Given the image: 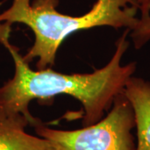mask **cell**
<instances>
[{"label": "cell", "instance_id": "7", "mask_svg": "<svg viewBox=\"0 0 150 150\" xmlns=\"http://www.w3.org/2000/svg\"><path fill=\"white\" fill-rule=\"evenodd\" d=\"M141 12L140 21H144L150 18V0H135Z\"/></svg>", "mask_w": 150, "mask_h": 150}, {"label": "cell", "instance_id": "4", "mask_svg": "<svg viewBox=\"0 0 150 150\" xmlns=\"http://www.w3.org/2000/svg\"><path fill=\"white\" fill-rule=\"evenodd\" d=\"M28 125L23 114L0 108V150H54L47 139L28 134Z\"/></svg>", "mask_w": 150, "mask_h": 150}, {"label": "cell", "instance_id": "6", "mask_svg": "<svg viewBox=\"0 0 150 150\" xmlns=\"http://www.w3.org/2000/svg\"><path fill=\"white\" fill-rule=\"evenodd\" d=\"M132 38L136 48H140L150 39V18L140 21L137 28L132 31Z\"/></svg>", "mask_w": 150, "mask_h": 150}, {"label": "cell", "instance_id": "1", "mask_svg": "<svg viewBox=\"0 0 150 150\" xmlns=\"http://www.w3.org/2000/svg\"><path fill=\"white\" fill-rule=\"evenodd\" d=\"M11 24L0 23V43L14 62L13 77L0 87V108L21 113L31 126L41 123L28 110L33 99H50L59 94H68L78 99L84 109L83 126L98 122L112 106L114 98L123 93L126 83L133 76L136 64L121 65V59L129 48L126 29L116 42V50L105 67L92 74H64L51 69L34 71L25 62L18 48L10 42Z\"/></svg>", "mask_w": 150, "mask_h": 150}, {"label": "cell", "instance_id": "5", "mask_svg": "<svg viewBox=\"0 0 150 150\" xmlns=\"http://www.w3.org/2000/svg\"><path fill=\"white\" fill-rule=\"evenodd\" d=\"M123 93L131 103L137 129L136 150H150V83L131 77Z\"/></svg>", "mask_w": 150, "mask_h": 150}, {"label": "cell", "instance_id": "3", "mask_svg": "<svg viewBox=\"0 0 150 150\" xmlns=\"http://www.w3.org/2000/svg\"><path fill=\"white\" fill-rule=\"evenodd\" d=\"M38 136L47 139L54 150H136L132 130L135 128L131 103L121 93L105 118L83 129L59 130L40 123L34 127Z\"/></svg>", "mask_w": 150, "mask_h": 150}, {"label": "cell", "instance_id": "2", "mask_svg": "<svg viewBox=\"0 0 150 150\" xmlns=\"http://www.w3.org/2000/svg\"><path fill=\"white\" fill-rule=\"evenodd\" d=\"M58 4L59 0H13L10 8L0 13V23H23L34 33V43L23 58L28 64L38 58V70L54 65L60 45L73 33L99 26L134 31L139 23L135 0H97L81 16L59 13Z\"/></svg>", "mask_w": 150, "mask_h": 150}]
</instances>
